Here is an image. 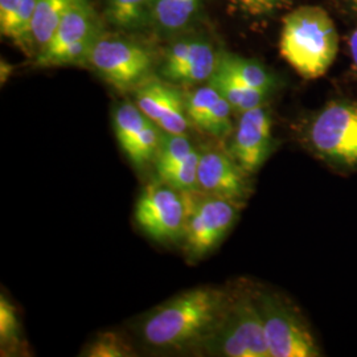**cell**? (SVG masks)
Segmentation results:
<instances>
[{
	"instance_id": "6da1fadb",
	"label": "cell",
	"mask_w": 357,
	"mask_h": 357,
	"mask_svg": "<svg viewBox=\"0 0 357 357\" xmlns=\"http://www.w3.org/2000/svg\"><path fill=\"white\" fill-rule=\"evenodd\" d=\"M229 298L230 294L213 287L181 293L144 319L142 336L155 348L181 349L202 344L216 328Z\"/></svg>"
},
{
	"instance_id": "7a4b0ae2",
	"label": "cell",
	"mask_w": 357,
	"mask_h": 357,
	"mask_svg": "<svg viewBox=\"0 0 357 357\" xmlns=\"http://www.w3.org/2000/svg\"><path fill=\"white\" fill-rule=\"evenodd\" d=\"M280 50L282 57L303 78L323 77L339 51V36L327 11L305 6L283 19Z\"/></svg>"
},
{
	"instance_id": "3957f363",
	"label": "cell",
	"mask_w": 357,
	"mask_h": 357,
	"mask_svg": "<svg viewBox=\"0 0 357 357\" xmlns=\"http://www.w3.org/2000/svg\"><path fill=\"white\" fill-rule=\"evenodd\" d=\"M208 355L225 357H270L257 291L231 294L216 328L202 343Z\"/></svg>"
},
{
	"instance_id": "277c9868",
	"label": "cell",
	"mask_w": 357,
	"mask_h": 357,
	"mask_svg": "<svg viewBox=\"0 0 357 357\" xmlns=\"http://www.w3.org/2000/svg\"><path fill=\"white\" fill-rule=\"evenodd\" d=\"M101 26L90 0H75L48 44L40 50V68L88 64L90 52L101 35Z\"/></svg>"
},
{
	"instance_id": "5b68a950",
	"label": "cell",
	"mask_w": 357,
	"mask_h": 357,
	"mask_svg": "<svg viewBox=\"0 0 357 357\" xmlns=\"http://www.w3.org/2000/svg\"><path fill=\"white\" fill-rule=\"evenodd\" d=\"M188 215L184 229L185 250L192 258L211 253L231 229L241 212V202L217 197L200 190L187 191Z\"/></svg>"
},
{
	"instance_id": "8992f818",
	"label": "cell",
	"mask_w": 357,
	"mask_h": 357,
	"mask_svg": "<svg viewBox=\"0 0 357 357\" xmlns=\"http://www.w3.org/2000/svg\"><path fill=\"white\" fill-rule=\"evenodd\" d=\"M311 150L335 166L357 168V103L335 101L307 128Z\"/></svg>"
},
{
	"instance_id": "52a82bcc",
	"label": "cell",
	"mask_w": 357,
	"mask_h": 357,
	"mask_svg": "<svg viewBox=\"0 0 357 357\" xmlns=\"http://www.w3.org/2000/svg\"><path fill=\"white\" fill-rule=\"evenodd\" d=\"M88 64L119 91L139 88L153 70L151 52L115 35L101 33L90 52Z\"/></svg>"
},
{
	"instance_id": "ba28073f",
	"label": "cell",
	"mask_w": 357,
	"mask_h": 357,
	"mask_svg": "<svg viewBox=\"0 0 357 357\" xmlns=\"http://www.w3.org/2000/svg\"><path fill=\"white\" fill-rule=\"evenodd\" d=\"M270 357L321 356L301 315L277 294L257 291Z\"/></svg>"
},
{
	"instance_id": "9c48e42d",
	"label": "cell",
	"mask_w": 357,
	"mask_h": 357,
	"mask_svg": "<svg viewBox=\"0 0 357 357\" xmlns=\"http://www.w3.org/2000/svg\"><path fill=\"white\" fill-rule=\"evenodd\" d=\"M188 204L185 192L158 180L149 184L137 202L135 220L141 229L159 243L183 238Z\"/></svg>"
},
{
	"instance_id": "30bf717a",
	"label": "cell",
	"mask_w": 357,
	"mask_h": 357,
	"mask_svg": "<svg viewBox=\"0 0 357 357\" xmlns=\"http://www.w3.org/2000/svg\"><path fill=\"white\" fill-rule=\"evenodd\" d=\"M218 60L220 54L206 40L183 38L167 50L160 75L178 85L204 84L215 75Z\"/></svg>"
},
{
	"instance_id": "8fae6325",
	"label": "cell",
	"mask_w": 357,
	"mask_h": 357,
	"mask_svg": "<svg viewBox=\"0 0 357 357\" xmlns=\"http://www.w3.org/2000/svg\"><path fill=\"white\" fill-rule=\"evenodd\" d=\"M199 190L208 195L241 202L249 196V175L243 171L229 150L203 147L197 169Z\"/></svg>"
},
{
	"instance_id": "7c38bea8",
	"label": "cell",
	"mask_w": 357,
	"mask_h": 357,
	"mask_svg": "<svg viewBox=\"0 0 357 357\" xmlns=\"http://www.w3.org/2000/svg\"><path fill=\"white\" fill-rule=\"evenodd\" d=\"M271 128V116L264 105L240 114L229 151L248 175L255 174L273 153Z\"/></svg>"
},
{
	"instance_id": "4fadbf2b",
	"label": "cell",
	"mask_w": 357,
	"mask_h": 357,
	"mask_svg": "<svg viewBox=\"0 0 357 357\" xmlns=\"http://www.w3.org/2000/svg\"><path fill=\"white\" fill-rule=\"evenodd\" d=\"M202 150L185 134L163 131L162 142L155 158L158 178L178 191H196L197 169Z\"/></svg>"
},
{
	"instance_id": "5bb4252c",
	"label": "cell",
	"mask_w": 357,
	"mask_h": 357,
	"mask_svg": "<svg viewBox=\"0 0 357 357\" xmlns=\"http://www.w3.org/2000/svg\"><path fill=\"white\" fill-rule=\"evenodd\" d=\"M135 103L166 132L185 134L191 126L185 96L171 84L149 78L135 89Z\"/></svg>"
},
{
	"instance_id": "9a60e30c",
	"label": "cell",
	"mask_w": 357,
	"mask_h": 357,
	"mask_svg": "<svg viewBox=\"0 0 357 357\" xmlns=\"http://www.w3.org/2000/svg\"><path fill=\"white\" fill-rule=\"evenodd\" d=\"M208 84L220 91V94L230 103L233 112L237 114H243L248 110L262 106L268 96L266 91L245 85L218 66Z\"/></svg>"
},
{
	"instance_id": "2e32d148",
	"label": "cell",
	"mask_w": 357,
	"mask_h": 357,
	"mask_svg": "<svg viewBox=\"0 0 357 357\" xmlns=\"http://www.w3.org/2000/svg\"><path fill=\"white\" fill-rule=\"evenodd\" d=\"M203 0H153L151 24L174 33L190 26L199 13Z\"/></svg>"
},
{
	"instance_id": "e0dca14e",
	"label": "cell",
	"mask_w": 357,
	"mask_h": 357,
	"mask_svg": "<svg viewBox=\"0 0 357 357\" xmlns=\"http://www.w3.org/2000/svg\"><path fill=\"white\" fill-rule=\"evenodd\" d=\"M153 0H106L105 15L119 29H141L151 24Z\"/></svg>"
},
{
	"instance_id": "ac0fdd59",
	"label": "cell",
	"mask_w": 357,
	"mask_h": 357,
	"mask_svg": "<svg viewBox=\"0 0 357 357\" xmlns=\"http://www.w3.org/2000/svg\"><path fill=\"white\" fill-rule=\"evenodd\" d=\"M217 66L230 76L243 82L245 85L255 89L270 93L274 85V78L268 73V69L253 60H248L229 53H222L220 54Z\"/></svg>"
},
{
	"instance_id": "d6986e66",
	"label": "cell",
	"mask_w": 357,
	"mask_h": 357,
	"mask_svg": "<svg viewBox=\"0 0 357 357\" xmlns=\"http://www.w3.org/2000/svg\"><path fill=\"white\" fill-rule=\"evenodd\" d=\"M75 0H35L32 23L33 44L43 50Z\"/></svg>"
},
{
	"instance_id": "ffe728a7",
	"label": "cell",
	"mask_w": 357,
	"mask_h": 357,
	"mask_svg": "<svg viewBox=\"0 0 357 357\" xmlns=\"http://www.w3.org/2000/svg\"><path fill=\"white\" fill-rule=\"evenodd\" d=\"M150 118L143 114L137 103L123 102L115 107L113 128L122 151L128 155L142 131L150 123Z\"/></svg>"
},
{
	"instance_id": "44dd1931",
	"label": "cell",
	"mask_w": 357,
	"mask_h": 357,
	"mask_svg": "<svg viewBox=\"0 0 357 357\" xmlns=\"http://www.w3.org/2000/svg\"><path fill=\"white\" fill-rule=\"evenodd\" d=\"M221 97L222 96L220 94V91L211 84L188 93L185 96V106L191 125H195L197 128H200V125L204 122L205 118Z\"/></svg>"
},
{
	"instance_id": "7402d4cb",
	"label": "cell",
	"mask_w": 357,
	"mask_h": 357,
	"mask_svg": "<svg viewBox=\"0 0 357 357\" xmlns=\"http://www.w3.org/2000/svg\"><path fill=\"white\" fill-rule=\"evenodd\" d=\"M90 357H125L131 355V348L121 336L113 332L101 333L86 349Z\"/></svg>"
},
{
	"instance_id": "603a6c76",
	"label": "cell",
	"mask_w": 357,
	"mask_h": 357,
	"mask_svg": "<svg viewBox=\"0 0 357 357\" xmlns=\"http://www.w3.org/2000/svg\"><path fill=\"white\" fill-rule=\"evenodd\" d=\"M20 321L17 318L16 308L11 302L1 295L0 298V343L1 347H10L19 343L20 339Z\"/></svg>"
},
{
	"instance_id": "cb8c5ba5",
	"label": "cell",
	"mask_w": 357,
	"mask_h": 357,
	"mask_svg": "<svg viewBox=\"0 0 357 357\" xmlns=\"http://www.w3.org/2000/svg\"><path fill=\"white\" fill-rule=\"evenodd\" d=\"M293 0H233V3L250 16H265L287 7Z\"/></svg>"
},
{
	"instance_id": "d4e9b609",
	"label": "cell",
	"mask_w": 357,
	"mask_h": 357,
	"mask_svg": "<svg viewBox=\"0 0 357 357\" xmlns=\"http://www.w3.org/2000/svg\"><path fill=\"white\" fill-rule=\"evenodd\" d=\"M22 0H0V32L3 33L10 26Z\"/></svg>"
},
{
	"instance_id": "484cf974",
	"label": "cell",
	"mask_w": 357,
	"mask_h": 357,
	"mask_svg": "<svg viewBox=\"0 0 357 357\" xmlns=\"http://www.w3.org/2000/svg\"><path fill=\"white\" fill-rule=\"evenodd\" d=\"M13 65L8 64L4 60H1V64H0V81H1V85L8 81V78L13 75Z\"/></svg>"
},
{
	"instance_id": "4316f807",
	"label": "cell",
	"mask_w": 357,
	"mask_h": 357,
	"mask_svg": "<svg viewBox=\"0 0 357 357\" xmlns=\"http://www.w3.org/2000/svg\"><path fill=\"white\" fill-rule=\"evenodd\" d=\"M349 52H351V57H352V63L357 70V28L352 32L351 38H349Z\"/></svg>"
},
{
	"instance_id": "83f0119b",
	"label": "cell",
	"mask_w": 357,
	"mask_h": 357,
	"mask_svg": "<svg viewBox=\"0 0 357 357\" xmlns=\"http://www.w3.org/2000/svg\"><path fill=\"white\" fill-rule=\"evenodd\" d=\"M348 1H349V4L357 11V0H348Z\"/></svg>"
}]
</instances>
